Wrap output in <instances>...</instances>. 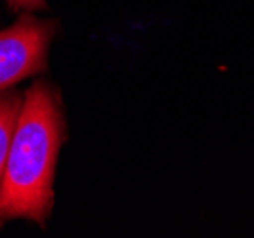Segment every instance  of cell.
Returning <instances> with one entry per match:
<instances>
[{
  "instance_id": "7a4b0ae2",
  "label": "cell",
  "mask_w": 254,
  "mask_h": 238,
  "mask_svg": "<svg viewBox=\"0 0 254 238\" xmlns=\"http://www.w3.org/2000/svg\"><path fill=\"white\" fill-rule=\"evenodd\" d=\"M56 33V19H38L31 12L21 13L13 25L0 31V92L46 71Z\"/></svg>"
},
{
  "instance_id": "277c9868",
  "label": "cell",
  "mask_w": 254,
  "mask_h": 238,
  "mask_svg": "<svg viewBox=\"0 0 254 238\" xmlns=\"http://www.w3.org/2000/svg\"><path fill=\"white\" fill-rule=\"evenodd\" d=\"M13 10H25V12H38L46 10V0H6Z\"/></svg>"
},
{
  "instance_id": "6da1fadb",
  "label": "cell",
  "mask_w": 254,
  "mask_h": 238,
  "mask_svg": "<svg viewBox=\"0 0 254 238\" xmlns=\"http://www.w3.org/2000/svg\"><path fill=\"white\" fill-rule=\"evenodd\" d=\"M65 141L64 101L56 86L37 80L25 92L0 185V223L46 225L54 206V176Z\"/></svg>"
},
{
  "instance_id": "3957f363",
  "label": "cell",
  "mask_w": 254,
  "mask_h": 238,
  "mask_svg": "<svg viewBox=\"0 0 254 238\" xmlns=\"http://www.w3.org/2000/svg\"><path fill=\"white\" fill-rule=\"evenodd\" d=\"M23 97L25 95L15 90L0 92V185H2V177L8 162L17 118L23 107Z\"/></svg>"
}]
</instances>
